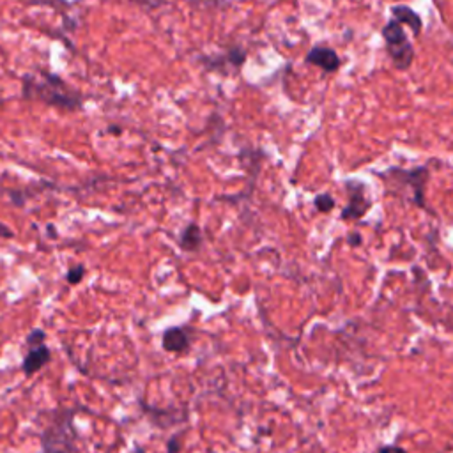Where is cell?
I'll use <instances>...</instances> for the list:
<instances>
[{
    "label": "cell",
    "instance_id": "obj_1",
    "mask_svg": "<svg viewBox=\"0 0 453 453\" xmlns=\"http://www.w3.org/2000/svg\"><path fill=\"white\" fill-rule=\"evenodd\" d=\"M25 92L30 96H37L44 103L55 104V107H64L69 110H78L82 107V97L78 94L71 92L64 82L55 75H47V82H34L27 76Z\"/></svg>",
    "mask_w": 453,
    "mask_h": 453
},
{
    "label": "cell",
    "instance_id": "obj_2",
    "mask_svg": "<svg viewBox=\"0 0 453 453\" xmlns=\"http://www.w3.org/2000/svg\"><path fill=\"white\" fill-rule=\"evenodd\" d=\"M382 37H385L386 52H388L395 68H409L414 61V50L411 41L407 40V34L402 29V25L399 22H395V20L388 22L385 25V29H382Z\"/></svg>",
    "mask_w": 453,
    "mask_h": 453
},
{
    "label": "cell",
    "instance_id": "obj_3",
    "mask_svg": "<svg viewBox=\"0 0 453 453\" xmlns=\"http://www.w3.org/2000/svg\"><path fill=\"white\" fill-rule=\"evenodd\" d=\"M385 176H389V181H393L397 188L409 186L411 193H413V202L418 205V207H423L425 184H427V179H428L427 169H413V170L389 169Z\"/></svg>",
    "mask_w": 453,
    "mask_h": 453
},
{
    "label": "cell",
    "instance_id": "obj_4",
    "mask_svg": "<svg viewBox=\"0 0 453 453\" xmlns=\"http://www.w3.org/2000/svg\"><path fill=\"white\" fill-rule=\"evenodd\" d=\"M346 188L347 193H349V202L342 211V219L361 218L372 205V202L367 198V193H365V186L360 181H347Z\"/></svg>",
    "mask_w": 453,
    "mask_h": 453
},
{
    "label": "cell",
    "instance_id": "obj_5",
    "mask_svg": "<svg viewBox=\"0 0 453 453\" xmlns=\"http://www.w3.org/2000/svg\"><path fill=\"white\" fill-rule=\"evenodd\" d=\"M305 61L308 62V64L319 66V68L326 73L337 71V69L340 68V64H342L337 52L327 47H313L305 57Z\"/></svg>",
    "mask_w": 453,
    "mask_h": 453
},
{
    "label": "cell",
    "instance_id": "obj_6",
    "mask_svg": "<svg viewBox=\"0 0 453 453\" xmlns=\"http://www.w3.org/2000/svg\"><path fill=\"white\" fill-rule=\"evenodd\" d=\"M162 346L167 353L184 354L190 351V337L184 327H170L163 333Z\"/></svg>",
    "mask_w": 453,
    "mask_h": 453
},
{
    "label": "cell",
    "instance_id": "obj_7",
    "mask_svg": "<svg viewBox=\"0 0 453 453\" xmlns=\"http://www.w3.org/2000/svg\"><path fill=\"white\" fill-rule=\"evenodd\" d=\"M50 358H52L50 349H48L47 346H40V347H34V349H30L29 354L23 358V365H22L23 374L34 375L36 372H40L41 368L48 363V361H50Z\"/></svg>",
    "mask_w": 453,
    "mask_h": 453
},
{
    "label": "cell",
    "instance_id": "obj_8",
    "mask_svg": "<svg viewBox=\"0 0 453 453\" xmlns=\"http://www.w3.org/2000/svg\"><path fill=\"white\" fill-rule=\"evenodd\" d=\"M392 16L395 22H399L400 25L406 23L407 27H411L414 36H420L421 34V18L418 16V13H414L409 6H395L392 9Z\"/></svg>",
    "mask_w": 453,
    "mask_h": 453
},
{
    "label": "cell",
    "instance_id": "obj_9",
    "mask_svg": "<svg viewBox=\"0 0 453 453\" xmlns=\"http://www.w3.org/2000/svg\"><path fill=\"white\" fill-rule=\"evenodd\" d=\"M202 243H204L202 231L195 225V223H190V225L183 231V234H181V239H179L181 248H183L184 252H197V250L202 246Z\"/></svg>",
    "mask_w": 453,
    "mask_h": 453
},
{
    "label": "cell",
    "instance_id": "obj_10",
    "mask_svg": "<svg viewBox=\"0 0 453 453\" xmlns=\"http://www.w3.org/2000/svg\"><path fill=\"white\" fill-rule=\"evenodd\" d=\"M313 204H315V207L319 209L320 212H327V211H331V209L334 207L333 197H331V195H327V193L317 195V197L313 198Z\"/></svg>",
    "mask_w": 453,
    "mask_h": 453
},
{
    "label": "cell",
    "instance_id": "obj_11",
    "mask_svg": "<svg viewBox=\"0 0 453 453\" xmlns=\"http://www.w3.org/2000/svg\"><path fill=\"white\" fill-rule=\"evenodd\" d=\"M83 277H85V266H82V264H76V266H73L71 270L68 271V274H66V280H68V284L76 285L83 280Z\"/></svg>",
    "mask_w": 453,
    "mask_h": 453
},
{
    "label": "cell",
    "instance_id": "obj_12",
    "mask_svg": "<svg viewBox=\"0 0 453 453\" xmlns=\"http://www.w3.org/2000/svg\"><path fill=\"white\" fill-rule=\"evenodd\" d=\"M44 338H47V333L43 330H32L27 337V344H29L30 349H34V347L44 346Z\"/></svg>",
    "mask_w": 453,
    "mask_h": 453
},
{
    "label": "cell",
    "instance_id": "obj_13",
    "mask_svg": "<svg viewBox=\"0 0 453 453\" xmlns=\"http://www.w3.org/2000/svg\"><path fill=\"white\" fill-rule=\"evenodd\" d=\"M179 449H181V439L179 435H174V437L169 441V445H167V453H179Z\"/></svg>",
    "mask_w": 453,
    "mask_h": 453
},
{
    "label": "cell",
    "instance_id": "obj_14",
    "mask_svg": "<svg viewBox=\"0 0 453 453\" xmlns=\"http://www.w3.org/2000/svg\"><path fill=\"white\" fill-rule=\"evenodd\" d=\"M379 453H407V452L404 448H400V446H382V448L379 449Z\"/></svg>",
    "mask_w": 453,
    "mask_h": 453
},
{
    "label": "cell",
    "instance_id": "obj_15",
    "mask_svg": "<svg viewBox=\"0 0 453 453\" xmlns=\"http://www.w3.org/2000/svg\"><path fill=\"white\" fill-rule=\"evenodd\" d=\"M0 236H2V238H6V239H11L13 238L11 229H9V226H6L4 223H0Z\"/></svg>",
    "mask_w": 453,
    "mask_h": 453
},
{
    "label": "cell",
    "instance_id": "obj_16",
    "mask_svg": "<svg viewBox=\"0 0 453 453\" xmlns=\"http://www.w3.org/2000/svg\"><path fill=\"white\" fill-rule=\"evenodd\" d=\"M360 243H361V238H360V236H358V234H353V236H351V238H349V245H351V246H358V245H360Z\"/></svg>",
    "mask_w": 453,
    "mask_h": 453
},
{
    "label": "cell",
    "instance_id": "obj_17",
    "mask_svg": "<svg viewBox=\"0 0 453 453\" xmlns=\"http://www.w3.org/2000/svg\"><path fill=\"white\" fill-rule=\"evenodd\" d=\"M108 131H110V133H121V130H119V128H114V126H110V128H108Z\"/></svg>",
    "mask_w": 453,
    "mask_h": 453
}]
</instances>
